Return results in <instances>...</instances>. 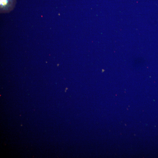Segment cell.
<instances>
[{
    "mask_svg": "<svg viewBox=\"0 0 158 158\" xmlns=\"http://www.w3.org/2000/svg\"><path fill=\"white\" fill-rule=\"evenodd\" d=\"M16 0H0V11L1 13H7L14 8Z\"/></svg>",
    "mask_w": 158,
    "mask_h": 158,
    "instance_id": "6da1fadb",
    "label": "cell"
}]
</instances>
